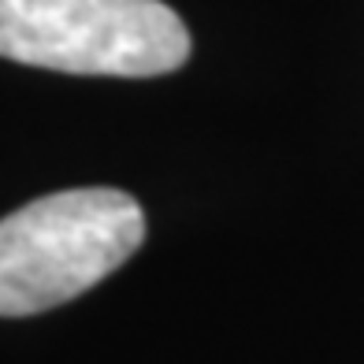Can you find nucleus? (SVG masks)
Instances as JSON below:
<instances>
[{
	"label": "nucleus",
	"mask_w": 364,
	"mask_h": 364,
	"mask_svg": "<svg viewBox=\"0 0 364 364\" xmlns=\"http://www.w3.org/2000/svg\"><path fill=\"white\" fill-rule=\"evenodd\" d=\"M0 56L68 75L153 78L190 60V30L160 0H0Z\"/></svg>",
	"instance_id": "obj_2"
},
{
	"label": "nucleus",
	"mask_w": 364,
	"mask_h": 364,
	"mask_svg": "<svg viewBox=\"0 0 364 364\" xmlns=\"http://www.w3.org/2000/svg\"><path fill=\"white\" fill-rule=\"evenodd\" d=\"M145 212L112 186L56 190L0 220V316H38L134 257Z\"/></svg>",
	"instance_id": "obj_1"
}]
</instances>
